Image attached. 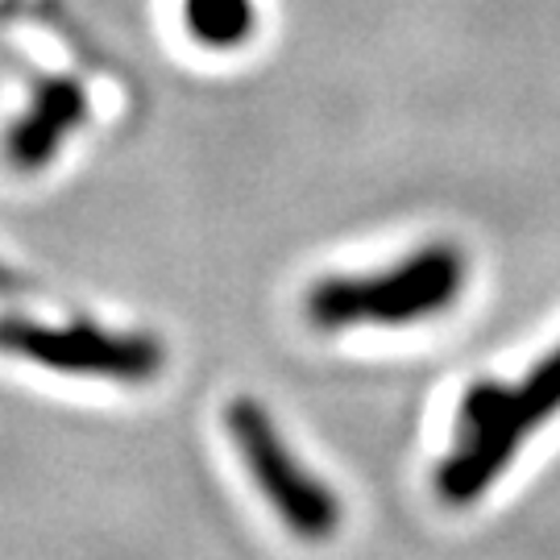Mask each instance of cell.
<instances>
[{
  "label": "cell",
  "mask_w": 560,
  "mask_h": 560,
  "mask_svg": "<svg viewBox=\"0 0 560 560\" xmlns=\"http://www.w3.org/2000/svg\"><path fill=\"white\" fill-rule=\"evenodd\" d=\"M560 411V345L523 382H474L457 407L453 448L436 469V494L448 506L478 502L520 444Z\"/></svg>",
  "instance_id": "obj_1"
},
{
  "label": "cell",
  "mask_w": 560,
  "mask_h": 560,
  "mask_svg": "<svg viewBox=\"0 0 560 560\" xmlns=\"http://www.w3.org/2000/svg\"><path fill=\"white\" fill-rule=\"evenodd\" d=\"M465 287V258L457 245H423L382 275H332L320 279L303 312L320 332L358 324H416L453 307Z\"/></svg>",
  "instance_id": "obj_2"
},
{
  "label": "cell",
  "mask_w": 560,
  "mask_h": 560,
  "mask_svg": "<svg viewBox=\"0 0 560 560\" xmlns=\"http://www.w3.org/2000/svg\"><path fill=\"white\" fill-rule=\"evenodd\" d=\"M224 423H229V436L237 444L241 460L249 465V474L270 499V506L282 515V523L303 540H328L340 527V502L320 478H312L291 457L266 407L254 399H233L224 411Z\"/></svg>",
  "instance_id": "obj_3"
},
{
  "label": "cell",
  "mask_w": 560,
  "mask_h": 560,
  "mask_svg": "<svg viewBox=\"0 0 560 560\" xmlns=\"http://www.w3.org/2000/svg\"><path fill=\"white\" fill-rule=\"evenodd\" d=\"M0 353L34 361L59 374H92V378L150 382L162 374V345L141 332H104L96 324L46 328L38 320H0Z\"/></svg>",
  "instance_id": "obj_4"
},
{
  "label": "cell",
  "mask_w": 560,
  "mask_h": 560,
  "mask_svg": "<svg viewBox=\"0 0 560 560\" xmlns=\"http://www.w3.org/2000/svg\"><path fill=\"white\" fill-rule=\"evenodd\" d=\"M83 88L71 80H46L38 83L30 108L21 113L9 133H4V159L13 162L18 171H42L50 166L67 133L83 120Z\"/></svg>",
  "instance_id": "obj_5"
},
{
  "label": "cell",
  "mask_w": 560,
  "mask_h": 560,
  "mask_svg": "<svg viewBox=\"0 0 560 560\" xmlns=\"http://www.w3.org/2000/svg\"><path fill=\"white\" fill-rule=\"evenodd\" d=\"M187 30L203 46H237L254 30L249 0H187Z\"/></svg>",
  "instance_id": "obj_6"
},
{
  "label": "cell",
  "mask_w": 560,
  "mask_h": 560,
  "mask_svg": "<svg viewBox=\"0 0 560 560\" xmlns=\"http://www.w3.org/2000/svg\"><path fill=\"white\" fill-rule=\"evenodd\" d=\"M18 291V275L9 266H0V295H13Z\"/></svg>",
  "instance_id": "obj_7"
}]
</instances>
